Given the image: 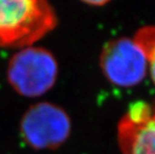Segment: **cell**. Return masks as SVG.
Returning <instances> with one entry per match:
<instances>
[{"label":"cell","instance_id":"obj_1","mask_svg":"<svg viewBox=\"0 0 155 154\" xmlns=\"http://www.w3.org/2000/svg\"><path fill=\"white\" fill-rule=\"evenodd\" d=\"M56 23L48 0H0V47L33 45L53 30Z\"/></svg>","mask_w":155,"mask_h":154},{"label":"cell","instance_id":"obj_2","mask_svg":"<svg viewBox=\"0 0 155 154\" xmlns=\"http://www.w3.org/2000/svg\"><path fill=\"white\" fill-rule=\"evenodd\" d=\"M6 76L18 94L38 97L54 86L58 76V63L47 49L30 45L13 54L8 62Z\"/></svg>","mask_w":155,"mask_h":154},{"label":"cell","instance_id":"obj_3","mask_svg":"<svg viewBox=\"0 0 155 154\" xmlns=\"http://www.w3.org/2000/svg\"><path fill=\"white\" fill-rule=\"evenodd\" d=\"M20 128L23 138L32 148L53 149L67 140L71 123L62 108L49 102H39L24 113Z\"/></svg>","mask_w":155,"mask_h":154},{"label":"cell","instance_id":"obj_4","mask_svg":"<svg viewBox=\"0 0 155 154\" xmlns=\"http://www.w3.org/2000/svg\"><path fill=\"white\" fill-rule=\"evenodd\" d=\"M147 65L143 51L129 38L111 40L101 51V70L111 83L118 86L129 87L141 82Z\"/></svg>","mask_w":155,"mask_h":154},{"label":"cell","instance_id":"obj_5","mask_svg":"<svg viewBox=\"0 0 155 154\" xmlns=\"http://www.w3.org/2000/svg\"><path fill=\"white\" fill-rule=\"evenodd\" d=\"M123 154H155V103H134L118 126Z\"/></svg>","mask_w":155,"mask_h":154},{"label":"cell","instance_id":"obj_6","mask_svg":"<svg viewBox=\"0 0 155 154\" xmlns=\"http://www.w3.org/2000/svg\"><path fill=\"white\" fill-rule=\"evenodd\" d=\"M134 42L141 48L149 64L151 77L155 83V27L146 26L135 34Z\"/></svg>","mask_w":155,"mask_h":154},{"label":"cell","instance_id":"obj_7","mask_svg":"<svg viewBox=\"0 0 155 154\" xmlns=\"http://www.w3.org/2000/svg\"><path fill=\"white\" fill-rule=\"evenodd\" d=\"M82 2L86 3L89 5H93V6H102L104 4H106L110 1V0H81Z\"/></svg>","mask_w":155,"mask_h":154}]
</instances>
